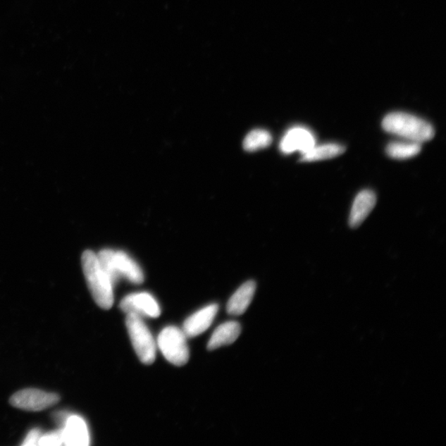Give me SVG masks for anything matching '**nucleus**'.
I'll return each mask as SVG.
<instances>
[{"label":"nucleus","instance_id":"1","mask_svg":"<svg viewBox=\"0 0 446 446\" xmlns=\"http://www.w3.org/2000/svg\"><path fill=\"white\" fill-rule=\"evenodd\" d=\"M382 127L388 133L417 143L428 142L435 136L434 128L430 123L407 113L388 114L383 120Z\"/></svg>","mask_w":446,"mask_h":446},{"label":"nucleus","instance_id":"2","mask_svg":"<svg viewBox=\"0 0 446 446\" xmlns=\"http://www.w3.org/2000/svg\"><path fill=\"white\" fill-rule=\"evenodd\" d=\"M81 262L86 282L95 303L103 309H111L114 301L113 285L100 265L98 256L93 252L85 251Z\"/></svg>","mask_w":446,"mask_h":446},{"label":"nucleus","instance_id":"3","mask_svg":"<svg viewBox=\"0 0 446 446\" xmlns=\"http://www.w3.org/2000/svg\"><path fill=\"white\" fill-rule=\"evenodd\" d=\"M97 256L100 265L113 285H116L121 277L126 278L133 284L140 285L143 283L144 275L141 267L125 252L105 249Z\"/></svg>","mask_w":446,"mask_h":446},{"label":"nucleus","instance_id":"4","mask_svg":"<svg viewBox=\"0 0 446 446\" xmlns=\"http://www.w3.org/2000/svg\"><path fill=\"white\" fill-rule=\"evenodd\" d=\"M126 327L138 358L143 364H151L156 356V343L150 330L141 316L132 314L127 315Z\"/></svg>","mask_w":446,"mask_h":446},{"label":"nucleus","instance_id":"5","mask_svg":"<svg viewBox=\"0 0 446 446\" xmlns=\"http://www.w3.org/2000/svg\"><path fill=\"white\" fill-rule=\"evenodd\" d=\"M157 344L167 361L175 366H185L189 361L187 337L181 329L174 326L163 329L158 337Z\"/></svg>","mask_w":446,"mask_h":446},{"label":"nucleus","instance_id":"6","mask_svg":"<svg viewBox=\"0 0 446 446\" xmlns=\"http://www.w3.org/2000/svg\"><path fill=\"white\" fill-rule=\"evenodd\" d=\"M59 401L60 396L56 393L47 392L36 388H26L14 393L9 402L17 409L38 411L49 409Z\"/></svg>","mask_w":446,"mask_h":446},{"label":"nucleus","instance_id":"7","mask_svg":"<svg viewBox=\"0 0 446 446\" xmlns=\"http://www.w3.org/2000/svg\"><path fill=\"white\" fill-rule=\"evenodd\" d=\"M120 309L127 314L147 316L156 318L161 315V309L156 300L148 292H137L128 295L120 303Z\"/></svg>","mask_w":446,"mask_h":446},{"label":"nucleus","instance_id":"8","mask_svg":"<svg viewBox=\"0 0 446 446\" xmlns=\"http://www.w3.org/2000/svg\"><path fill=\"white\" fill-rule=\"evenodd\" d=\"M315 145L316 139L314 133L308 128L297 126L287 131L282 138L280 149L285 155L295 151H299L304 155Z\"/></svg>","mask_w":446,"mask_h":446},{"label":"nucleus","instance_id":"9","mask_svg":"<svg viewBox=\"0 0 446 446\" xmlns=\"http://www.w3.org/2000/svg\"><path fill=\"white\" fill-rule=\"evenodd\" d=\"M218 309V304H211L187 318L182 328L187 338L195 337L207 330L212 325Z\"/></svg>","mask_w":446,"mask_h":446},{"label":"nucleus","instance_id":"10","mask_svg":"<svg viewBox=\"0 0 446 446\" xmlns=\"http://www.w3.org/2000/svg\"><path fill=\"white\" fill-rule=\"evenodd\" d=\"M62 429L63 445L70 446H86L89 444V434L85 421L78 415L67 417Z\"/></svg>","mask_w":446,"mask_h":446},{"label":"nucleus","instance_id":"11","mask_svg":"<svg viewBox=\"0 0 446 446\" xmlns=\"http://www.w3.org/2000/svg\"><path fill=\"white\" fill-rule=\"evenodd\" d=\"M376 195L372 190H364L359 193L354 199L351 214H349V226L352 228L361 226L376 207Z\"/></svg>","mask_w":446,"mask_h":446},{"label":"nucleus","instance_id":"12","mask_svg":"<svg viewBox=\"0 0 446 446\" xmlns=\"http://www.w3.org/2000/svg\"><path fill=\"white\" fill-rule=\"evenodd\" d=\"M256 290V282L251 280L244 283L229 299L228 313L235 316L243 314L251 304Z\"/></svg>","mask_w":446,"mask_h":446},{"label":"nucleus","instance_id":"13","mask_svg":"<svg viewBox=\"0 0 446 446\" xmlns=\"http://www.w3.org/2000/svg\"><path fill=\"white\" fill-rule=\"evenodd\" d=\"M241 325L237 321H228L214 330L208 344V349L213 351L222 345L233 344L241 334Z\"/></svg>","mask_w":446,"mask_h":446},{"label":"nucleus","instance_id":"14","mask_svg":"<svg viewBox=\"0 0 446 446\" xmlns=\"http://www.w3.org/2000/svg\"><path fill=\"white\" fill-rule=\"evenodd\" d=\"M345 151V147L337 143L323 144V145H315L305 154L302 155L301 161L311 162L333 159V158L342 155Z\"/></svg>","mask_w":446,"mask_h":446},{"label":"nucleus","instance_id":"15","mask_svg":"<svg viewBox=\"0 0 446 446\" xmlns=\"http://www.w3.org/2000/svg\"><path fill=\"white\" fill-rule=\"evenodd\" d=\"M421 151V143L414 142H391L386 148L388 156L397 160L409 159L419 155Z\"/></svg>","mask_w":446,"mask_h":446},{"label":"nucleus","instance_id":"16","mask_svg":"<svg viewBox=\"0 0 446 446\" xmlns=\"http://www.w3.org/2000/svg\"><path fill=\"white\" fill-rule=\"evenodd\" d=\"M273 138L270 132L264 129H256L244 139L243 147L247 151H256L270 147Z\"/></svg>","mask_w":446,"mask_h":446},{"label":"nucleus","instance_id":"17","mask_svg":"<svg viewBox=\"0 0 446 446\" xmlns=\"http://www.w3.org/2000/svg\"><path fill=\"white\" fill-rule=\"evenodd\" d=\"M61 445H63V434H62L61 428L42 435L39 441H38V445L42 446H59Z\"/></svg>","mask_w":446,"mask_h":446},{"label":"nucleus","instance_id":"18","mask_svg":"<svg viewBox=\"0 0 446 446\" xmlns=\"http://www.w3.org/2000/svg\"><path fill=\"white\" fill-rule=\"evenodd\" d=\"M41 435L42 434L39 429H32L26 436L22 445H38V441H39Z\"/></svg>","mask_w":446,"mask_h":446}]
</instances>
